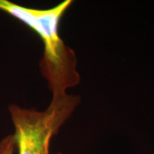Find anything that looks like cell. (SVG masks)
<instances>
[{
	"label": "cell",
	"mask_w": 154,
	"mask_h": 154,
	"mask_svg": "<svg viewBox=\"0 0 154 154\" xmlns=\"http://www.w3.org/2000/svg\"><path fill=\"white\" fill-rule=\"evenodd\" d=\"M71 5V0H65L52 8L39 10L0 0V11L24 23L41 38L44 51L39 61V69L52 97L67 94L81 80L76 55L59 34L61 18Z\"/></svg>",
	"instance_id": "6da1fadb"
},
{
	"label": "cell",
	"mask_w": 154,
	"mask_h": 154,
	"mask_svg": "<svg viewBox=\"0 0 154 154\" xmlns=\"http://www.w3.org/2000/svg\"><path fill=\"white\" fill-rule=\"evenodd\" d=\"M80 103L79 96L67 93L51 97L43 110L17 104L9 105L17 154H50L51 139L70 118Z\"/></svg>",
	"instance_id": "7a4b0ae2"
},
{
	"label": "cell",
	"mask_w": 154,
	"mask_h": 154,
	"mask_svg": "<svg viewBox=\"0 0 154 154\" xmlns=\"http://www.w3.org/2000/svg\"><path fill=\"white\" fill-rule=\"evenodd\" d=\"M17 151L13 134H8L0 140V154H15Z\"/></svg>",
	"instance_id": "3957f363"
},
{
	"label": "cell",
	"mask_w": 154,
	"mask_h": 154,
	"mask_svg": "<svg viewBox=\"0 0 154 154\" xmlns=\"http://www.w3.org/2000/svg\"><path fill=\"white\" fill-rule=\"evenodd\" d=\"M56 154H64V153H63V152H57V153H56Z\"/></svg>",
	"instance_id": "277c9868"
}]
</instances>
